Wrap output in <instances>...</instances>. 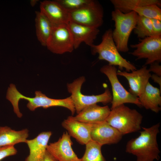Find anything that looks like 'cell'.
<instances>
[{
  "mask_svg": "<svg viewBox=\"0 0 161 161\" xmlns=\"http://www.w3.org/2000/svg\"><path fill=\"white\" fill-rule=\"evenodd\" d=\"M160 127L158 123L149 128L142 127L143 130L140 132V135L127 142L126 152L136 156L137 161L159 160L160 151L157 136Z\"/></svg>",
  "mask_w": 161,
  "mask_h": 161,
  "instance_id": "cell-1",
  "label": "cell"
},
{
  "mask_svg": "<svg viewBox=\"0 0 161 161\" xmlns=\"http://www.w3.org/2000/svg\"><path fill=\"white\" fill-rule=\"evenodd\" d=\"M35 96L34 97L24 96L17 90L14 84L11 83L8 88L6 98L12 103L14 112L19 118L22 116L18 107V102L21 99L28 101L27 107L32 111L39 107L47 109L52 107L61 106L69 110L72 115L75 112L70 97L61 99H52L47 96L41 91H35Z\"/></svg>",
  "mask_w": 161,
  "mask_h": 161,
  "instance_id": "cell-2",
  "label": "cell"
},
{
  "mask_svg": "<svg viewBox=\"0 0 161 161\" xmlns=\"http://www.w3.org/2000/svg\"><path fill=\"white\" fill-rule=\"evenodd\" d=\"M143 118L136 110L123 104L111 109L106 121L123 135L140 130Z\"/></svg>",
  "mask_w": 161,
  "mask_h": 161,
  "instance_id": "cell-3",
  "label": "cell"
},
{
  "mask_svg": "<svg viewBox=\"0 0 161 161\" xmlns=\"http://www.w3.org/2000/svg\"><path fill=\"white\" fill-rule=\"evenodd\" d=\"M112 30L111 29L107 30L103 35L102 41L99 44H94L91 47L93 54H98L100 60L108 61L109 65L117 66L121 70L125 69L129 72L137 69L136 67L127 61L120 55L114 41Z\"/></svg>",
  "mask_w": 161,
  "mask_h": 161,
  "instance_id": "cell-4",
  "label": "cell"
},
{
  "mask_svg": "<svg viewBox=\"0 0 161 161\" xmlns=\"http://www.w3.org/2000/svg\"><path fill=\"white\" fill-rule=\"evenodd\" d=\"M111 16L115 23L112 37L117 48L119 52H128L129 38L136 26L138 15L134 11L124 13L114 10L112 12Z\"/></svg>",
  "mask_w": 161,
  "mask_h": 161,
  "instance_id": "cell-5",
  "label": "cell"
},
{
  "mask_svg": "<svg viewBox=\"0 0 161 161\" xmlns=\"http://www.w3.org/2000/svg\"><path fill=\"white\" fill-rule=\"evenodd\" d=\"M85 81V77L81 76L67 85V90L71 94L70 97L77 114L90 106L98 103L106 104L111 102L112 100V95L108 89L102 94L97 95H87L82 94L81 88Z\"/></svg>",
  "mask_w": 161,
  "mask_h": 161,
  "instance_id": "cell-6",
  "label": "cell"
},
{
  "mask_svg": "<svg viewBox=\"0 0 161 161\" xmlns=\"http://www.w3.org/2000/svg\"><path fill=\"white\" fill-rule=\"evenodd\" d=\"M100 71L107 77L111 84L112 92L111 109L125 103H133L138 106H142L138 97L127 91L120 82L115 66L104 65L100 68Z\"/></svg>",
  "mask_w": 161,
  "mask_h": 161,
  "instance_id": "cell-7",
  "label": "cell"
},
{
  "mask_svg": "<svg viewBox=\"0 0 161 161\" xmlns=\"http://www.w3.org/2000/svg\"><path fill=\"white\" fill-rule=\"evenodd\" d=\"M138 44L130 45L136 48L130 53L137 57V59H146L145 65L155 62H161V36H152L141 39Z\"/></svg>",
  "mask_w": 161,
  "mask_h": 161,
  "instance_id": "cell-8",
  "label": "cell"
},
{
  "mask_svg": "<svg viewBox=\"0 0 161 161\" xmlns=\"http://www.w3.org/2000/svg\"><path fill=\"white\" fill-rule=\"evenodd\" d=\"M69 12L70 21L77 24L98 28L103 23L102 7L95 0L86 7Z\"/></svg>",
  "mask_w": 161,
  "mask_h": 161,
  "instance_id": "cell-9",
  "label": "cell"
},
{
  "mask_svg": "<svg viewBox=\"0 0 161 161\" xmlns=\"http://www.w3.org/2000/svg\"><path fill=\"white\" fill-rule=\"evenodd\" d=\"M46 47L56 54L71 52L75 49L72 36L67 25L53 26Z\"/></svg>",
  "mask_w": 161,
  "mask_h": 161,
  "instance_id": "cell-10",
  "label": "cell"
},
{
  "mask_svg": "<svg viewBox=\"0 0 161 161\" xmlns=\"http://www.w3.org/2000/svg\"><path fill=\"white\" fill-rule=\"evenodd\" d=\"M70 137L64 132L57 141L48 145L47 150L58 161H81L72 148Z\"/></svg>",
  "mask_w": 161,
  "mask_h": 161,
  "instance_id": "cell-11",
  "label": "cell"
},
{
  "mask_svg": "<svg viewBox=\"0 0 161 161\" xmlns=\"http://www.w3.org/2000/svg\"><path fill=\"white\" fill-rule=\"evenodd\" d=\"M123 135L106 120L92 124L91 140L101 145L118 143Z\"/></svg>",
  "mask_w": 161,
  "mask_h": 161,
  "instance_id": "cell-12",
  "label": "cell"
},
{
  "mask_svg": "<svg viewBox=\"0 0 161 161\" xmlns=\"http://www.w3.org/2000/svg\"><path fill=\"white\" fill-rule=\"evenodd\" d=\"M117 75L123 76L127 79L130 88L129 92L137 97L143 92L151 76L147 66L145 65L131 73L119 70Z\"/></svg>",
  "mask_w": 161,
  "mask_h": 161,
  "instance_id": "cell-13",
  "label": "cell"
},
{
  "mask_svg": "<svg viewBox=\"0 0 161 161\" xmlns=\"http://www.w3.org/2000/svg\"><path fill=\"white\" fill-rule=\"evenodd\" d=\"M40 12L53 26L67 25L70 21L69 12L56 0H44L40 2Z\"/></svg>",
  "mask_w": 161,
  "mask_h": 161,
  "instance_id": "cell-14",
  "label": "cell"
},
{
  "mask_svg": "<svg viewBox=\"0 0 161 161\" xmlns=\"http://www.w3.org/2000/svg\"><path fill=\"white\" fill-rule=\"evenodd\" d=\"M62 125L70 136L75 138L81 144L86 145L92 140V124L79 121L75 119L72 116H69L64 120Z\"/></svg>",
  "mask_w": 161,
  "mask_h": 161,
  "instance_id": "cell-15",
  "label": "cell"
},
{
  "mask_svg": "<svg viewBox=\"0 0 161 161\" xmlns=\"http://www.w3.org/2000/svg\"><path fill=\"white\" fill-rule=\"evenodd\" d=\"M67 26L71 33L74 49L78 48L81 43L91 47L99 32L98 28L87 27L71 21Z\"/></svg>",
  "mask_w": 161,
  "mask_h": 161,
  "instance_id": "cell-16",
  "label": "cell"
},
{
  "mask_svg": "<svg viewBox=\"0 0 161 161\" xmlns=\"http://www.w3.org/2000/svg\"><path fill=\"white\" fill-rule=\"evenodd\" d=\"M52 134L50 131H44L32 139L27 140L25 143L28 147L29 154L25 161H40L47 151Z\"/></svg>",
  "mask_w": 161,
  "mask_h": 161,
  "instance_id": "cell-17",
  "label": "cell"
},
{
  "mask_svg": "<svg viewBox=\"0 0 161 161\" xmlns=\"http://www.w3.org/2000/svg\"><path fill=\"white\" fill-rule=\"evenodd\" d=\"M111 110L108 106H101L96 104L86 108L73 117L79 121L93 124L106 120Z\"/></svg>",
  "mask_w": 161,
  "mask_h": 161,
  "instance_id": "cell-18",
  "label": "cell"
},
{
  "mask_svg": "<svg viewBox=\"0 0 161 161\" xmlns=\"http://www.w3.org/2000/svg\"><path fill=\"white\" fill-rule=\"evenodd\" d=\"M161 91L148 82L143 92L138 96L142 106L156 113L161 110Z\"/></svg>",
  "mask_w": 161,
  "mask_h": 161,
  "instance_id": "cell-19",
  "label": "cell"
},
{
  "mask_svg": "<svg viewBox=\"0 0 161 161\" xmlns=\"http://www.w3.org/2000/svg\"><path fill=\"white\" fill-rule=\"evenodd\" d=\"M28 136L29 131L27 129L16 131L7 126H0V147L25 143Z\"/></svg>",
  "mask_w": 161,
  "mask_h": 161,
  "instance_id": "cell-20",
  "label": "cell"
},
{
  "mask_svg": "<svg viewBox=\"0 0 161 161\" xmlns=\"http://www.w3.org/2000/svg\"><path fill=\"white\" fill-rule=\"evenodd\" d=\"M35 14V21L37 37L41 44L46 47L53 26L49 19L40 11H36Z\"/></svg>",
  "mask_w": 161,
  "mask_h": 161,
  "instance_id": "cell-21",
  "label": "cell"
},
{
  "mask_svg": "<svg viewBox=\"0 0 161 161\" xmlns=\"http://www.w3.org/2000/svg\"><path fill=\"white\" fill-rule=\"evenodd\" d=\"M114 10L124 13H129L136 7L155 4L161 6V0H111Z\"/></svg>",
  "mask_w": 161,
  "mask_h": 161,
  "instance_id": "cell-22",
  "label": "cell"
},
{
  "mask_svg": "<svg viewBox=\"0 0 161 161\" xmlns=\"http://www.w3.org/2000/svg\"><path fill=\"white\" fill-rule=\"evenodd\" d=\"M85 145V151L80 158L81 161H106L101 152L102 145L92 140Z\"/></svg>",
  "mask_w": 161,
  "mask_h": 161,
  "instance_id": "cell-23",
  "label": "cell"
},
{
  "mask_svg": "<svg viewBox=\"0 0 161 161\" xmlns=\"http://www.w3.org/2000/svg\"><path fill=\"white\" fill-rule=\"evenodd\" d=\"M134 30V33L140 39L154 36L151 19L142 16L138 15L136 24Z\"/></svg>",
  "mask_w": 161,
  "mask_h": 161,
  "instance_id": "cell-24",
  "label": "cell"
},
{
  "mask_svg": "<svg viewBox=\"0 0 161 161\" xmlns=\"http://www.w3.org/2000/svg\"><path fill=\"white\" fill-rule=\"evenodd\" d=\"M133 11L139 16L151 19L161 20V9L155 4H151L135 7Z\"/></svg>",
  "mask_w": 161,
  "mask_h": 161,
  "instance_id": "cell-25",
  "label": "cell"
},
{
  "mask_svg": "<svg viewBox=\"0 0 161 161\" xmlns=\"http://www.w3.org/2000/svg\"><path fill=\"white\" fill-rule=\"evenodd\" d=\"M63 7L69 12L77 10L86 7L94 0H56Z\"/></svg>",
  "mask_w": 161,
  "mask_h": 161,
  "instance_id": "cell-26",
  "label": "cell"
},
{
  "mask_svg": "<svg viewBox=\"0 0 161 161\" xmlns=\"http://www.w3.org/2000/svg\"><path fill=\"white\" fill-rule=\"evenodd\" d=\"M17 152L14 146L0 147V161L7 157L16 155Z\"/></svg>",
  "mask_w": 161,
  "mask_h": 161,
  "instance_id": "cell-27",
  "label": "cell"
},
{
  "mask_svg": "<svg viewBox=\"0 0 161 161\" xmlns=\"http://www.w3.org/2000/svg\"><path fill=\"white\" fill-rule=\"evenodd\" d=\"M152 23L154 36H161V20L151 19Z\"/></svg>",
  "mask_w": 161,
  "mask_h": 161,
  "instance_id": "cell-28",
  "label": "cell"
},
{
  "mask_svg": "<svg viewBox=\"0 0 161 161\" xmlns=\"http://www.w3.org/2000/svg\"><path fill=\"white\" fill-rule=\"evenodd\" d=\"M148 70L150 72H153L155 74L161 76V66L159 63L155 62L150 64Z\"/></svg>",
  "mask_w": 161,
  "mask_h": 161,
  "instance_id": "cell-29",
  "label": "cell"
},
{
  "mask_svg": "<svg viewBox=\"0 0 161 161\" xmlns=\"http://www.w3.org/2000/svg\"><path fill=\"white\" fill-rule=\"evenodd\" d=\"M40 161H58L47 150Z\"/></svg>",
  "mask_w": 161,
  "mask_h": 161,
  "instance_id": "cell-30",
  "label": "cell"
},
{
  "mask_svg": "<svg viewBox=\"0 0 161 161\" xmlns=\"http://www.w3.org/2000/svg\"><path fill=\"white\" fill-rule=\"evenodd\" d=\"M154 82L158 83L160 86V90H161V76H159L155 74L151 75V77Z\"/></svg>",
  "mask_w": 161,
  "mask_h": 161,
  "instance_id": "cell-31",
  "label": "cell"
},
{
  "mask_svg": "<svg viewBox=\"0 0 161 161\" xmlns=\"http://www.w3.org/2000/svg\"><path fill=\"white\" fill-rule=\"evenodd\" d=\"M37 1V0H31L30 1V4L32 6H33L35 5Z\"/></svg>",
  "mask_w": 161,
  "mask_h": 161,
  "instance_id": "cell-32",
  "label": "cell"
}]
</instances>
